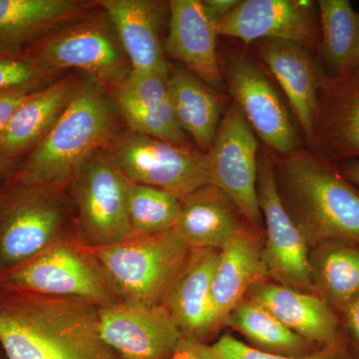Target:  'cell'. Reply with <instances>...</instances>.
Masks as SVG:
<instances>
[{"instance_id":"1","label":"cell","mask_w":359,"mask_h":359,"mask_svg":"<svg viewBox=\"0 0 359 359\" xmlns=\"http://www.w3.org/2000/svg\"><path fill=\"white\" fill-rule=\"evenodd\" d=\"M98 311L83 299L0 289V347L6 359H119Z\"/></svg>"},{"instance_id":"2","label":"cell","mask_w":359,"mask_h":359,"mask_svg":"<svg viewBox=\"0 0 359 359\" xmlns=\"http://www.w3.org/2000/svg\"><path fill=\"white\" fill-rule=\"evenodd\" d=\"M121 120L110 89L85 75L65 112L18 162L11 179L68 187L75 172L121 131Z\"/></svg>"},{"instance_id":"3","label":"cell","mask_w":359,"mask_h":359,"mask_svg":"<svg viewBox=\"0 0 359 359\" xmlns=\"http://www.w3.org/2000/svg\"><path fill=\"white\" fill-rule=\"evenodd\" d=\"M280 179L295 223L309 245H359V191L320 156L294 152L283 161Z\"/></svg>"},{"instance_id":"4","label":"cell","mask_w":359,"mask_h":359,"mask_svg":"<svg viewBox=\"0 0 359 359\" xmlns=\"http://www.w3.org/2000/svg\"><path fill=\"white\" fill-rule=\"evenodd\" d=\"M76 231L67 187L0 186V276Z\"/></svg>"},{"instance_id":"5","label":"cell","mask_w":359,"mask_h":359,"mask_svg":"<svg viewBox=\"0 0 359 359\" xmlns=\"http://www.w3.org/2000/svg\"><path fill=\"white\" fill-rule=\"evenodd\" d=\"M85 249L118 301L142 306H162L191 254L173 231L130 235L117 244Z\"/></svg>"},{"instance_id":"6","label":"cell","mask_w":359,"mask_h":359,"mask_svg":"<svg viewBox=\"0 0 359 359\" xmlns=\"http://www.w3.org/2000/svg\"><path fill=\"white\" fill-rule=\"evenodd\" d=\"M0 289L83 299L99 306L119 302L77 229L32 259L0 276Z\"/></svg>"},{"instance_id":"7","label":"cell","mask_w":359,"mask_h":359,"mask_svg":"<svg viewBox=\"0 0 359 359\" xmlns=\"http://www.w3.org/2000/svg\"><path fill=\"white\" fill-rule=\"evenodd\" d=\"M103 152L130 182L154 187L180 201L210 184L207 154L188 145H177L122 129Z\"/></svg>"},{"instance_id":"8","label":"cell","mask_w":359,"mask_h":359,"mask_svg":"<svg viewBox=\"0 0 359 359\" xmlns=\"http://www.w3.org/2000/svg\"><path fill=\"white\" fill-rule=\"evenodd\" d=\"M129 186V180L102 150L75 172L67 191L82 245L108 247L131 235Z\"/></svg>"},{"instance_id":"9","label":"cell","mask_w":359,"mask_h":359,"mask_svg":"<svg viewBox=\"0 0 359 359\" xmlns=\"http://www.w3.org/2000/svg\"><path fill=\"white\" fill-rule=\"evenodd\" d=\"M110 28L86 16L47 35L25 52L57 74L66 69L82 71L111 89L127 77L131 66Z\"/></svg>"},{"instance_id":"10","label":"cell","mask_w":359,"mask_h":359,"mask_svg":"<svg viewBox=\"0 0 359 359\" xmlns=\"http://www.w3.org/2000/svg\"><path fill=\"white\" fill-rule=\"evenodd\" d=\"M257 196L263 215V254L269 278L294 289L314 290L309 242L285 205L268 155L259 157Z\"/></svg>"},{"instance_id":"11","label":"cell","mask_w":359,"mask_h":359,"mask_svg":"<svg viewBox=\"0 0 359 359\" xmlns=\"http://www.w3.org/2000/svg\"><path fill=\"white\" fill-rule=\"evenodd\" d=\"M210 184L223 191L252 228L263 226L257 196V141L242 111L233 105L207 153Z\"/></svg>"},{"instance_id":"12","label":"cell","mask_w":359,"mask_h":359,"mask_svg":"<svg viewBox=\"0 0 359 359\" xmlns=\"http://www.w3.org/2000/svg\"><path fill=\"white\" fill-rule=\"evenodd\" d=\"M99 332L119 359H168L183 335L163 306H99Z\"/></svg>"},{"instance_id":"13","label":"cell","mask_w":359,"mask_h":359,"mask_svg":"<svg viewBox=\"0 0 359 359\" xmlns=\"http://www.w3.org/2000/svg\"><path fill=\"white\" fill-rule=\"evenodd\" d=\"M229 87L236 105L259 138L276 152L290 155L299 145L287 109L256 63L236 57L228 68Z\"/></svg>"},{"instance_id":"14","label":"cell","mask_w":359,"mask_h":359,"mask_svg":"<svg viewBox=\"0 0 359 359\" xmlns=\"http://www.w3.org/2000/svg\"><path fill=\"white\" fill-rule=\"evenodd\" d=\"M219 250H191L188 261L162 306L187 339L207 342L219 327L212 285Z\"/></svg>"},{"instance_id":"15","label":"cell","mask_w":359,"mask_h":359,"mask_svg":"<svg viewBox=\"0 0 359 359\" xmlns=\"http://www.w3.org/2000/svg\"><path fill=\"white\" fill-rule=\"evenodd\" d=\"M168 79L131 69L110 89L111 95L127 128L177 145H188L175 117Z\"/></svg>"},{"instance_id":"16","label":"cell","mask_w":359,"mask_h":359,"mask_svg":"<svg viewBox=\"0 0 359 359\" xmlns=\"http://www.w3.org/2000/svg\"><path fill=\"white\" fill-rule=\"evenodd\" d=\"M128 59L131 69L169 77L161 42V4L152 0H98Z\"/></svg>"},{"instance_id":"17","label":"cell","mask_w":359,"mask_h":359,"mask_svg":"<svg viewBox=\"0 0 359 359\" xmlns=\"http://www.w3.org/2000/svg\"><path fill=\"white\" fill-rule=\"evenodd\" d=\"M169 33L164 49L214 90L224 87L215 23L199 0L169 2Z\"/></svg>"},{"instance_id":"18","label":"cell","mask_w":359,"mask_h":359,"mask_svg":"<svg viewBox=\"0 0 359 359\" xmlns=\"http://www.w3.org/2000/svg\"><path fill=\"white\" fill-rule=\"evenodd\" d=\"M314 136L323 159L359 160V74L325 76L318 93Z\"/></svg>"},{"instance_id":"19","label":"cell","mask_w":359,"mask_h":359,"mask_svg":"<svg viewBox=\"0 0 359 359\" xmlns=\"http://www.w3.org/2000/svg\"><path fill=\"white\" fill-rule=\"evenodd\" d=\"M309 9L289 0H245L215 23L217 34L242 40H292L308 46L314 40Z\"/></svg>"},{"instance_id":"20","label":"cell","mask_w":359,"mask_h":359,"mask_svg":"<svg viewBox=\"0 0 359 359\" xmlns=\"http://www.w3.org/2000/svg\"><path fill=\"white\" fill-rule=\"evenodd\" d=\"M262 57L289 99L302 129L313 138L318 93L327 75L318 67L306 45L283 39H266Z\"/></svg>"},{"instance_id":"21","label":"cell","mask_w":359,"mask_h":359,"mask_svg":"<svg viewBox=\"0 0 359 359\" xmlns=\"http://www.w3.org/2000/svg\"><path fill=\"white\" fill-rule=\"evenodd\" d=\"M257 230L244 226L219 250L212 294L219 327L252 287L269 278L263 242Z\"/></svg>"},{"instance_id":"22","label":"cell","mask_w":359,"mask_h":359,"mask_svg":"<svg viewBox=\"0 0 359 359\" xmlns=\"http://www.w3.org/2000/svg\"><path fill=\"white\" fill-rule=\"evenodd\" d=\"M93 2L0 0V51L21 53L52 32L88 16Z\"/></svg>"},{"instance_id":"23","label":"cell","mask_w":359,"mask_h":359,"mask_svg":"<svg viewBox=\"0 0 359 359\" xmlns=\"http://www.w3.org/2000/svg\"><path fill=\"white\" fill-rule=\"evenodd\" d=\"M79 82L72 73L26 97L0 136V155L20 162L32 152L69 105Z\"/></svg>"},{"instance_id":"24","label":"cell","mask_w":359,"mask_h":359,"mask_svg":"<svg viewBox=\"0 0 359 359\" xmlns=\"http://www.w3.org/2000/svg\"><path fill=\"white\" fill-rule=\"evenodd\" d=\"M230 198L208 184L181 200L173 231L190 250H221L243 226Z\"/></svg>"},{"instance_id":"25","label":"cell","mask_w":359,"mask_h":359,"mask_svg":"<svg viewBox=\"0 0 359 359\" xmlns=\"http://www.w3.org/2000/svg\"><path fill=\"white\" fill-rule=\"evenodd\" d=\"M249 299L264 306L306 342L327 346L337 341L339 320L320 295L264 282L250 290Z\"/></svg>"},{"instance_id":"26","label":"cell","mask_w":359,"mask_h":359,"mask_svg":"<svg viewBox=\"0 0 359 359\" xmlns=\"http://www.w3.org/2000/svg\"><path fill=\"white\" fill-rule=\"evenodd\" d=\"M168 88L180 128L207 154L218 133L221 117V103L215 90L186 68L172 70Z\"/></svg>"},{"instance_id":"27","label":"cell","mask_w":359,"mask_h":359,"mask_svg":"<svg viewBox=\"0 0 359 359\" xmlns=\"http://www.w3.org/2000/svg\"><path fill=\"white\" fill-rule=\"evenodd\" d=\"M314 290L328 304L342 309L359 295V245L327 242L311 255Z\"/></svg>"},{"instance_id":"28","label":"cell","mask_w":359,"mask_h":359,"mask_svg":"<svg viewBox=\"0 0 359 359\" xmlns=\"http://www.w3.org/2000/svg\"><path fill=\"white\" fill-rule=\"evenodd\" d=\"M320 50L327 77L349 73L359 54V13L348 0H320Z\"/></svg>"},{"instance_id":"29","label":"cell","mask_w":359,"mask_h":359,"mask_svg":"<svg viewBox=\"0 0 359 359\" xmlns=\"http://www.w3.org/2000/svg\"><path fill=\"white\" fill-rule=\"evenodd\" d=\"M224 323L262 347V351L280 354L301 353L306 341L285 327L271 311L250 299H243L229 314Z\"/></svg>"},{"instance_id":"30","label":"cell","mask_w":359,"mask_h":359,"mask_svg":"<svg viewBox=\"0 0 359 359\" xmlns=\"http://www.w3.org/2000/svg\"><path fill=\"white\" fill-rule=\"evenodd\" d=\"M128 207L131 235H157L173 231L181 201L166 191L130 182Z\"/></svg>"},{"instance_id":"31","label":"cell","mask_w":359,"mask_h":359,"mask_svg":"<svg viewBox=\"0 0 359 359\" xmlns=\"http://www.w3.org/2000/svg\"><path fill=\"white\" fill-rule=\"evenodd\" d=\"M26 52L0 51V94H30L58 79Z\"/></svg>"},{"instance_id":"32","label":"cell","mask_w":359,"mask_h":359,"mask_svg":"<svg viewBox=\"0 0 359 359\" xmlns=\"http://www.w3.org/2000/svg\"><path fill=\"white\" fill-rule=\"evenodd\" d=\"M223 359H347L339 344L323 346L320 351L304 356L287 355V354L269 353L244 344L233 337L224 334L212 344Z\"/></svg>"},{"instance_id":"33","label":"cell","mask_w":359,"mask_h":359,"mask_svg":"<svg viewBox=\"0 0 359 359\" xmlns=\"http://www.w3.org/2000/svg\"><path fill=\"white\" fill-rule=\"evenodd\" d=\"M168 359H223L218 351L207 342L183 337L174 353Z\"/></svg>"},{"instance_id":"34","label":"cell","mask_w":359,"mask_h":359,"mask_svg":"<svg viewBox=\"0 0 359 359\" xmlns=\"http://www.w3.org/2000/svg\"><path fill=\"white\" fill-rule=\"evenodd\" d=\"M32 94V93H30ZM29 94H0V136L6 130L7 124L16 109Z\"/></svg>"},{"instance_id":"35","label":"cell","mask_w":359,"mask_h":359,"mask_svg":"<svg viewBox=\"0 0 359 359\" xmlns=\"http://www.w3.org/2000/svg\"><path fill=\"white\" fill-rule=\"evenodd\" d=\"M202 2L208 15L214 23L226 18L240 4L238 0H205Z\"/></svg>"},{"instance_id":"36","label":"cell","mask_w":359,"mask_h":359,"mask_svg":"<svg viewBox=\"0 0 359 359\" xmlns=\"http://www.w3.org/2000/svg\"><path fill=\"white\" fill-rule=\"evenodd\" d=\"M341 309L346 327L359 344V295L347 302Z\"/></svg>"},{"instance_id":"37","label":"cell","mask_w":359,"mask_h":359,"mask_svg":"<svg viewBox=\"0 0 359 359\" xmlns=\"http://www.w3.org/2000/svg\"><path fill=\"white\" fill-rule=\"evenodd\" d=\"M339 173L354 186L359 187V160H351L339 168Z\"/></svg>"},{"instance_id":"38","label":"cell","mask_w":359,"mask_h":359,"mask_svg":"<svg viewBox=\"0 0 359 359\" xmlns=\"http://www.w3.org/2000/svg\"><path fill=\"white\" fill-rule=\"evenodd\" d=\"M18 164V162H16V161L7 159V158L0 155V186L11 178Z\"/></svg>"},{"instance_id":"39","label":"cell","mask_w":359,"mask_h":359,"mask_svg":"<svg viewBox=\"0 0 359 359\" xmlns=\"http://www.w3.org/2000/svg\"><path fill=\"white\" fill-rule=\"evenodd\" d=\"M349 73H354V74H359V54L358 56V58H356V60L354 61L353 67H351V71H349ZM349 73H347V74H349Z\"/></svg>"},{"instance_id":"40","label":"cell","mask_w":359,"mask_h":359,"mask_svg":"<svg viewBox=\"0 0 359 359\" xmlns=\"http://www.w3.org/2000/svg\"><path fill=\"white\" fill-rule=\"evenodd\" d=\"M0 359H6V354H4L1 347H0Z\"/></svg>"}]
</instances>
